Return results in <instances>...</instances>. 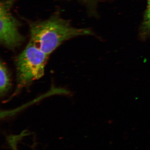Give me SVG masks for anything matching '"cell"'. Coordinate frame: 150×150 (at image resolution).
<instances>
[{"mask_svg":"<svg viewBox=\"0 0 150 150\" xmlns=\"http://www.w3.org/2000/svg\"><path fill=\"white\" fill-rule=\"evenodd\" d=\"M29 29L30 40L48 56L66 40L92 33L88 28L74 27L57 15L43 21L30 22Z\"/></svg>","mask_w":150,"mask_h":150,"instance_id":"cell-1","label":"cell"},{"mask_svg":"<svg viewBox=\"0 0 150 150\" xmlns=\"http://www.w3.org/2000/svg\"><path fill=\"white\" fill-rule=\"evenodd\" d=\"M48 56L30 40L16 60V93L43 76Z\"/></svg>","mask_w":150,"mask_h":150,"instance_id":"cell-2","label":"cell"},{"mask_svg":"<svg viewBox=\"0 0 150 150\" xmlns=\"http://www.w3.org/2000/svg\"><path fill=\"white\" fill-rule=\"evenodd\" d=\"M15 0H1L0 4V41L10 49L20 46L24 38L20 33L19 21L11 12Z\"/></svg>","mask_w":150,"mask_h":150,"instance_id":"cell-3","label":"cell"},{"mask_svg":"<svg viewBox=\"0 0 150 150\" xmlns=\"http://www.w3.org/2000/svg\"><path fill=\"white\" fill-rule=\"evenodd\" d=\"M9 73L4 64L1 62L0 66V93L5 95L11 87Z\"/></svg>","mask_w":150,"mask_h":150,"instance_id":"cell-4","label":"cell"},{"mask_svg":"<svg viewBox=\"0 0 150 150\" xmlns=\"http://www.w3.org/2000/svg\"><path fill=\"white\" fill-rule=\"evenodd\" d=\"M150 35V0H147V6L140 29V36L144 40Z\"/></svg>","mask_w":150,"mask_h":150,"instance_id":"cell-5","label":"cell"},{"mask_svg":"<svg viewBox=\"0 0 150 150\" xmlns=\"http://www.w3.org/2000/svg\"><path fill=\"white\" fill-rule=\"evenodd\" d=\"M79 1L88 6L93 7L100 0H79Z\"/></svg>","mask_w":150,"mask_h":150,"instance_id":"cell-6","label":"cell"}]
</instances>
